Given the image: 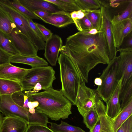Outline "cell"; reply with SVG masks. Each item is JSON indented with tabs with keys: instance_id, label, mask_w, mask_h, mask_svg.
<instances>
[{
	"instance_id": "6da1fadb",
	"label": "cell",
	"mask_w": 132,
	"mask_h": 132,
	"mask_svg": "<svg viewBox=\"0 0 132 132\" xmlns=\"http://www.w3.org/2000/svg\"><path fill=\"white\" fill-rule=\"evenodd\" d=\"M59 52L72 62L80 84L88 82L89 71L96 65L108 64L110 61L105 34L101 26L96 34H85L79 31L69 36Z\"/></svg>"
},
{
	"instance_id": "7a4b0ae2",
	"label": "cell",
	"mask_w": 132,
	"mask_h": 132,
	"mask_svg": "<svg viewBox=\"0 0 132 132\" xmlns=\"http://www.w3.org/2000/svg\"><path fill=\"white\" fill-rule=\"evenodd\" d=\"M23 92L28 97L29 101L38 102L39 105L35 110L52 120L65 119L68 118L72 113V104L61 90L52 88L37 93H33L31 91Z\"/></svg>"
},
{
	"instance_id": "3957f363",
	"label": "cell",
	"mask_w": 132,
	"mask_h": 132,
	"mask_svg": "<svg viewBox=\"0 0 132 132\" xmlns=\"http://www.w3.org/2000/svg\"><path fill=\"white\" fill-rule=\"evenodd\" d=\"M57 60L60 66L62 84L61 91L72 104L76 105L80 85L76 70L71 60L65 55L61 53Z\"/></svg>"
},
{
	"instance_id": "277c9868",
	"label": "cell",
	"mask_w": 132,
	"mask_h": 132,
	"mask_svg": "<svg viewBox=\"0 0 132 132\" xmlns=\"http://www.w3.org/2000/svg\"><path fill=\"white\" fill-rule=\"evenodd\" d=\"M55 71L50 66L32 68L28 69L26 73L20 82L23 91H31L36 84L39 83L42 89L52 88L56 79Z\"/></svg>"
},
{
	"instance_id": "5b68a950",
	"label": "cell",
	"mask_w": 132,
	"mask_h": 132,
	"mask_svg": "<svg viewBox=\"0 0 132 132\" xmlns=\"http://www.w3.org/2000/svg\"><path fill=\"white\" fill-rule=\"evenodd\" d=\"M100 77L102 83L95 89L102 100L106 103L120 80L123 77L120 70L118 56L110 61Z\"/></svg>"
},
{
	"instance_id": "8992f818",
	"label": "cell",
	"mask_w": 132,
	"mask_h": 132,
	"mask_svg": "<svg viewBox=\"0 0 132 132\" xmlns=\"http://www.w3.org/2000/svg\"><path fill=\"white\" fill-rule=\"evenodd\" d=\"M0 5L10 15L18 31L25 36L38 50H44L45 41L31 29L27 18L10 4L7 0H0Z\"/></svg>"
},
{
	"instance_id": "52a82bcc",
	"label": "cell",
	"mask_w": 132,
	"mask_h": 132,
	"mask_svg": "<svg viewBox=\"0 0 132 132\" xmlns=\"http://www.w3.org/2000/svg\"><path fill=\"white\" fill-rule=\"evenodd\" d=\"M0 112L5 116L21 118L25 120L28 124L33 123L35 119V113L31 114L28 109L18 105L13 101L10 95H0Z\"/></svg>"
},
{
	"instance_id": "ba28073f",
	"label": "cell",
	"mask_w": 132,
	"mask_h": 132,
	"mask_svg": "<svg viewBox=\"0 0 132 132\" xmlns=\"http://www.w3.org/2000/svg\"><path fill=\"white\" fill-rule=\"evenodd\" d=\"M101 100V97L95 89L87 87L85 83L80 84L76 105L79 113L83 117L88 111L94 108Z\"/></svg>"
},
{
	"instance_id": "9c48e42d",
	"label": "cell",
	"mask_w": 132,
	"mask_h": 132,
	"mask_svg": "<svg viewBox=\"0 0 132 132\" xmlns=\"http://www.w3.org/2000/svg\"><path fill=\"white\" fill-rule=\"evenodd\" d=\"M120 52L118 56L120 71L123 76L121 92L132 80V47H125L117 50Z\"/></svg>"
},
{
	"instance_id": "30bf717a",
	"label": "cell",
	"mask_w": 132,
	"mask_h": 132,
	"mask_svg": "<svg viewBox=\"0 0 132 132\" xmlns=\"http://www.w3.org/2000/svg\"><path fill=\"white\" fill-rule=\"evenodd\" d=\"M8 35L20 54L30 56L37 55L38 50L25 36L18 31L17 28L13 29Z\"/></svg>"
},
{
	"instance_id": "8fae6325",
	"label": "cell",
	"mask_w": 132,
	"mask_h": 132,
	"mask_svg": "<svg viewBox=\"0 0 132 132\" xmlns=\"http://www.w3.org/2000/svg\"><path fill=\"white\" fill-rule=\"evenodd\" d=\"M102 14L101 26L105 32L108 43L109 58L111 60L117 56V51L115 46L112 32L111 19L108 10L101 5Z\"/></svg>"
},
{
	"instance_id": "7c38bea8",
	"label": "cell",
	"mask_w": 132,
	"mask_h": 132,
	"mask_svg": "<svg viewBox=\"0 0 132 132\" xmlns=\"http://www.w3.org/2000/svg\"><path fill=\"white\" fill-rule=\"evenodd\" d=\"M111 26L115 46L116 48H119L125 38L132 32V19L128 18L111 24Z\"/></svg>"
},
{
	"instance_id": "4fadbf2b",
	"label": "cell",
	"mask_w": 132,
	"mask_h": 132,
	"mask_svg": "<svg viewBox=\"0 0 132 132\" xmlns=\"http://www.w3.org/2000/svg\"><path fill=\"white\" fill-rule=\"evenodd\" d=\"M62 46V39L57 35H53L46 42L44 56L52 66L56 65L60 50Z\"/></svg>"
},
{
	"instance_id": "5bb4252c",
	"label": "cell",
	"mask_w": 132,
	"mask_h": 132,
	"mask_svg": "<svg viewBox=\"0 0 132 132\" xmlns=\"http://www.w3.org/2000/svg\"><path fill=\"white\" fill-rule=\"evenodd\" d=\"M28 69L14 65L11 62L0 65V78L20 82Z\"/></svg>"
},
{
	"instance_id": "9a60e30c",
	"label": "cell",
	"mask_w": 132,
	"mask_h": 132,
	"mask_svg": "<svg viewBox=\"0 0 132 132\" xmlns=\"http://www.w3.org/2000/svg\"><path fill=\"white\" fill-rule=\"evenodd\" d=\"M24 119L18 117H3L0 132H25L28 126Z\"/></svg>"
},
{
	"instance_id": "2e32d148",
	"label": "cell",
	"mask_w": 132,
	"mask_h": 132,
	"mask_svg": "<svg viewBox=\"0 0 132 132\" xmlns=\"http://www.w3.org/2000/svg\"><path fill=\"white\" fill-rule=\"evenodd\" d=\"M122 77L118 82L112 95L106 103V114L108 116L112 118H114L117 116L121 110L120 105V94Z\"/></svg>"
},
{
	"instance_id": "e0dca14e",
	"label": "cell",
	"mask_w": 132,
	"mask_h": 132,
	"mask_svg": "<svg viewBox=\"0 0 132 132\" xmlns=\"http://www.w3.org/2000/svg\"><path fill=\"white\" fill-rule=\"evenodd\" d=\"M70 13L60 10L52 13L47 17L41 18L40 19L45 22L61 28L74 23Z\"/></svg>"
},
{
	"instance_id": "ac0fdd59",
	"label": "cell",
	"mask_w": 132,
	"mask_h": 132,
	"mask_svg": "<svg viewBox=\"0 0 132 132\" xmlns=\"http://www.w3.org/2000/svg\"><path fill=\"white\" fill-rule=\"evenodd\" d=\"M101 123L100 132H114L113 125L115 118H112L106 113V106L101 100L94 106Z\"/></svg>"
},
{
	"instance_id": "d6986e66",
	"label": "cell",
	"mask_w": 132,
	"mask_h": 132,
	"mask_svg": "<svg viewBox=\"0 0 132 132\" xmlns=\"http://www.w3.org/2000/svg\"><path fill=\"white\" fill-rule=\"evenodd\" d=\"M20 3L30 11H46L53 13L61 10L56 6L45 0H19Z\"/></svg>"
},
{
	"instance_id": "ffe728a7",
	"label": "cell",
	"mask_w": 132,
	"mask_h": 132,
	"mask_svg": "<svg viewBox=\"0 0 132 132\" xmlns=\"http://www.w3.org/2000/svg\"><path fill=\"white\" fill-rule=\"evenodd\" d=\"M10 61L11 63L27 64L32 68L46 66L48 64L44 59L37 55L30 56L19 54L11 56Z\"/></svg>"
},
{
	"instance_id": "44dd1931",
	"label": "cell",
	"mask_w": 132,
	"mask_h": 132,
	"mask_svg": "<svg viewBox=\"0 0 132 132\" xmlns=\"http://www.w3.org/2000/svg\"><path fill=\"white\" fill-rule=\"evenodd\" d=\"M23 91L20 82L0 78V95H11L18 92Z\"/></svg>"
},
{
	"instance_id": "7402d4cb",
	"label": "cell",
	"mask_w": 132,
	"mask_h": 132,
	"mask_svg": "<svg viewBox=\"0 0 132 132\" xmlns=\"http://www.w3.org/2000/svg\"><path fill=\"white\" fill-rule=\"evenodd\" d=\"M16 26L11 16L0 5V30L9 35Z\"/></svg>"
},
{
	"instance_id": "603a6c76",
	"label": "cell",
	"mask_w": 132,
	"mask_h": 132,
	"mask_svg": "<svg viewBox=\"0 0 132 132\" xmlns=\"http://www.w3.org/2000/svg\"><path fill=\"white\" fill-rule=\"evenodd\" d=\"M0 48L12 56L20 54L10 36L0 30Z\"/></svg>"
},
{
	"instance_id": "cb8c5ba5",
	"label": "cell",
	"mask_w": 132,
	"mask_h": 132,
	"mask_svg": "<svg viewBox=\"0 0 132 132\" xmlns=\"http://www.w3.org/2000/svg\"><path fill=\"white\" fill-rule=\"evenodd\" d=\"M132 114V100L124 107L116 116L113 125L114 132H116L118 128Z\"/></svg>"
},
{
	"instance_id": "d4e9b609",
	"label": "cell",
	"mask_w": 132,
	"mask_h": 132,
	"mask_svg": "<svg viewBox=\"0 0 132 132\" xmlns=\"http://www.w3.org/2000/svg\"><path fill=\"white\" fill-rule=\"evenodd\" d=\"M50 128L54 132H86L81 128L72 126L61 120L60 123L50 122Z\"/></svg>"
},
{
	"instance_id": "484cf974",
	"label": "cell",
	"mask_w": 132,
	"mask_h": 132,
	"mask_svg": "<svg viewBox=\"0 0 132 132\" xmlns=\"http://www.w3.org/2000/svg\"><path fill=\"white\" fill-rule=\"evenodd\" d=\"M86 15L92 23L93 28L99 31L102 24V14L100 9L84 11Z\"/></svg>"
},
{
	"instance_id": "4316f807",
	"label": "cell",
	"mask_w": 132,
	"mask_h": 132,
	"mask_svg": "<svg viewBox=\"0 0 132 132\" xmlns=\"http://www.w3.org/2000/svg\"><path fill=\"white\" fill-rule=\"evenodd\" d=\"M9 3L27 18L32 19L41 20L33 12L30 11L19 2V0H7Z\"/></svg>"
},
{
	"instance_id": "83f0119b",
	"label": "cell",
	"mask_w": 132,
	"mask_h": 132,
	"mask_svg": "<svg viewBox=\"0 0 132 132\" xmlns=\"http://www.w3.org/2000/svg\"><path fill=\"white\" fill-rule=\"evenodd\" d=\"M80 8L83 11L97 9L101 5L98 0H75Z\"/></svg>"
},
{
	"instance_id": "f1b7e54d",
	"label": "cell",
	"mask_w": 132,
	"mask_h": 132,
	"mask_svg": "<svg viewBox=\"0 0 132 132\" xmlns=\"http://www.w3.org/2000/svg\"><path fill=\"white\" fill-rule=\"evenodd\" d=\"M45 0L55 5L61 10L68 13H71L74 11L82 10L78 6L71 5L63 2L61 0Z\"/></svg>"
},
{
	"instance_id": "f546056e",
	"label": "cell",
	"mask_w": 132,
	"mask_h": 132,
	"mask_svg": "<svg viewBox=\"0 0 132 132\" xmlns=\"http://www.w3.org/2000/svg\"><path fill=\"white\" fill-rule=\"evenodd\" d=\"M83 117V122L90 130L94 126L98 118L97 113L94 108L88 111Z\"/></svg>"
},
{
	"instance_id": "4dcf8cb0",
	"label": "cell",
	"mask_w": 132,
	"mask_h": 132,
	"mask_svg": "<svg viewBox=\"0 0 132 132\" xmlns=\"http://www.w3.org/2000/svg\"><path fill=\"white\" fill-rule=\"evenodd\" d=\"M128 18L132 19V1L130 0L126 8L120 14L114 15L111 22L114 24Z\"/></svg>"
},
{
	"instance_id": "1f68e13d",
	"label": "cell",
	"mask_w": 132,
	"mask_h": 132,
	"mask_svg": "<svg viewBox=\"0 0 132 132\" xmlns=\"http://www.w3.org/2000/svg\"><path fill=\"white\" fill-rule=\"evenodd\" d=\"M132 100V81L128 84L123 91L120 93V105L121 109Z\"/></svg>"
},
{
	"instance_id": "d6a6232c",
	"label": "cell",
	"mask_w": 132,
	"mask_h": 132,
	"mask_svg": "<svg viewBox=\"0 0 132 132\" xmlns=\"http://www.w3.org/2000/svg\"><path fill=\"white\" fill-rule=\"evenodd\" d=\"M73 20L77 29L79 31L89 30L93 28L91 22L86 15L81 19Z\"/></svg>"
},
{
	"instance_id": "836d02e7",
	"label": "cell",
	"mask_w": 132,
	"mask_h": 132,
	"mask_svg": "<svg viewBox=\"0 0 132 132\" xmlns=\"http://www.w3.org/2000/svg\"><path fill=\"white\" fill-rule=\"evenodd\" d=\"M25 132H54L47 126L38 124L28 125Z\"/></svg>"
},
{
	"instance_id": "e575fe53",
	"label": "cell",
	"mask_w": 132,
	"mask_h": 132,
	"mask_svg": "<svg viewBox=\"0 0 132 132\" xmlns=\"http://www.w3.org/2000/svg\"><path fill=\"white\" fill-rule=\"evenodd\" d=\"M116 132H132V115H131Z\"/></svg>"
},
{
	"instance_id": "d590c367",
	"label": "cell",
	"mask_w": 132,
	"mask_h": 132,
	"mask_svg": "<svg viewBox=\"0 0 132 132\" xmlns=\"http://www.w3.org/2000/svg\"><path fill=\"white\" fill-rule=\"evenodd\" d=\"M24 93L23 91L17 92L11 96L13 101L18 105L23 107L24 102Z\"/></svg>"
},
{
	"instance_id": "8d00e7d4",
	"label": "cell",
	"mask_w": 132,
	"mask_h": 132,
	"mask_svg": "<svg viewBox=\"0 0 132 132\" xmlns=\"http://www.w3.org/2000/svg\"><path fill=\"white\" fill-rule=\"evenodd\" d=\"M35 23L44 36L45 41L46 42L52 37L53 34L50 30L42 25L36 22Z\"/></svg>"
},
{
	"instance_id": "74e56055",
	"label": "cell",
	"mask_w": 132,
	"mask_h": 132,
	"mask_svg": "<svg viewBox=\"0 0 132 132\" xmlns=\"http://www.w3.org/2000/svg\"><path fill=\"white\" fill-rule=\"evenodd\" d=\"M11 56L0 48V65L10 62V60Z\"/></svg>"
},
{
	"instance_id": "f35d334b",
	"label": "cell",
	"mask_w": 132,
	"mask_h": 132,
	"mask_svg": "<svg viewBox=\"0 0 132 132\" xmlns=\"http://www.w3.org/2000/svg\"><path fill=\"white\" fill-rule=\"evenodd\" d=\"M27 20L30 27L33 31L39 37L44 41V36L32 19L27 18Z\"/></svg>"
},
{
	"instance_id": "ab89813d",
	"label": "cell",
	"mask_w": 132,
	"mask_h": 132,
	"mask_svg": "<svg viewBox=\"0 0 132 132\" xmlns=\"http://www.w3.org/2000/svg\"><path fill=\"white\" fill-rule=\"evenodd\" d=\"M70 14L71 17L73 20L81 19L86 15L85 11L81 10L74 11Z\"/></svg>"
},
{
	"instance_id": "60d3db41",
	"label": "cell",
	"mask_w": 132,
	"mask_h": 132,
	"mask_svg": "<svg viewBox=\"0 0 132 132\" xmlns=\"http://www.w3.org/2000/svg\"><path fill=\"white\" fill-rule=\"evenodd\" d=\"M33 12L40 19L41 18H45L49 16L51 13L46 11L42 10H37Z\"/></svg>"
},
{
	"instance_id": "b9f144b4",
	"label": "cell",
	"mask_w": 132,
	"mask_h": 132,
	"mask_svg": "<svg viewBox=\"0 0 132 132\" xmlns=\"http://www.w3.org/2000/svg\"><path fill=\"white\" fill-rule=\"evenodd\" d=\"M130 0H116L109 1V4L113 7H116L120 4L124 3L127 2H129Z\"/></svg>"
},
{
	"instance_id": "7bdbcfd3",
	"label": "cell",
	"mask_w": 132,
	"mask_h": 132,
	"mask_svg": "<svg viewBox=\"0 0 132 132\" xmlns=\"http://www.w3.org/2000/svg\"><path fill=\"white\" fill-rule=\"evenodd\" d=\"M101 128V123L98 118L94 126L90 130L89 132H100Z\"/></svg>"
},
{
	"instance_id": "ee69618b",
	"label": "cell",
	"mask_w": 132,
	"mask_h": 132,
	"mask_svg": "<svg viewBox=\"0 0 132 132\" xmlns=\"http://www.w3.org/2000/svg\"><path fill=\"white\" fill-rule=\"evenodd\" d=\"M39 104L38 102L37 101H29L27 105L28 109H31L37 107Z\"/></svg>"
},
{
	"instance_id": "f6af8a7d",
	"label": "cell",
	"mask_w": 132,
	"mask_h": 132,
	"mask_svg": "<svg viewBox=\"0 0 132 132\" xmlns=\"http://www.w3.org/2000/svg\"><path fill=\"white\" fill-rule=\"evenodd\" d=\"M42 89V85L39 83H38L35 85L32 90L31 91L33 93H37Z\"/></svg>"
},
{
	"instance_id": "bcb514c9",
	"label": "cell",
	"mask_w": 132,
	"mask_h": 132,
	"mask_svg": "<svg viewBox=\"0 0 132 132\" xmlns=\"http://www.w3.org/2000/svg\"><path fill=\"white\" fill-rule=\"evenodd\" d=\"M127 45L126 47H132V32L130 33L129 37L127 42Z\"/></svg>"
},
{
	"instance_id": "7dc6e473",
	"label": "cell",
	"mask_w": 132,
	"mask_h": 132,
	"mask_svg": "<svg viewBox=\"0 0 132 132\" xmlns=\"http://www.w3.org/2000/svg\"><path fill=\"white\" fill-rule=\"evenodd\" d=\"M24 102L23 105V107L25 108L28 109L27 104L29 101V100L28 97L24 93Z\"/></svg>"
},
{
	"instance_id": "c3c4849f",
	"label": "cell",
	"mask_w": 132,
	"mask_h": 132,
	"mask_svg": "<svg viewBox=\"0 0 132 132\" xmlns=\"http://www.w3.org/2000/svg\"><path fill=\"white\" fill-rule=\"evenodd\" d=\"M94 82L96 85L98 86H100L102 84V81L100 77H97L95 78Z\"/></svg>"
},
{
	"instance_id": "681fc988",
	"label": "cell",
	"mask_w": 132,
	"mask_h": 132,
	"mask_svg": "<svg viewBox=\"0 0 132 132\" xmlns=\"http://www.w3.org/2000/svg\"><path fill=\"white\" fill-rule=\"evenodd\" d=\"M28 111L30 113L34 114L35 112V109H28Z\"/></svg>"
},
{
	"instance_id": "f907efd6",
	"label": "cell",
	"mask_w": 132,
	"mask_h": 132,
	"mask_svg": "<svg viewBox=\"0 0 132 132\" xmlns=\"http://www.w3.org/2000/svg\"><path fill=\"white\" fill-rule=\"evenodd\" d=\"M3 117L2 116V114L0 113V128L3 120Z\"/></svg>"
},
{
	"instance_id": "816d5d0a",
	"label": "cell",
	"mask_w": 132,
	"mask_h": 132,
	"mask_svg": "<svg viewBox=\"0 0 132 132\" xmlns=\"http://www.w3.org/2000/svg\"></svg>"
}]
</instances>
